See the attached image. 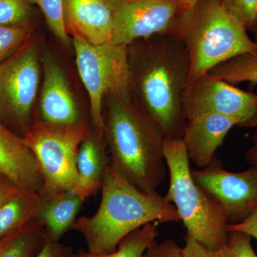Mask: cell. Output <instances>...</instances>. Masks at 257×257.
Here are the masks:
<instances>
[{"label":"cell","mask_w":257,"mask_h":257,"mask_svg":"<svg viewBox=\"0 0 257 257\" xmlns=\"http://www.w3.org/2000/svg\"><path fill=\"white\" fill-rule=\"evenodd\" d=\"M106 147L104 130L96 128L79 146L77 157L79 182L74 192L84 201L101 189L106 171L110 165Z\"/></svg>","instance_id":"16"},{"label":"cell","mask_w":257,"mask_h":257,"mask_svg":"<svg viewBox=\"0 0 257 257\" xmlns=\"http://www.w3.org/2000/svg\"><path fill=\"white\" fill-rule=\"evenodd\" d=\"M20 189L12 183L8 179L0 175V205L8 200Z\"/></svg>","instance_id":"31"},{"label":"cell","mask_w":257,"mask_h":257,"mask_svg":"<svg viewBox=\"0 0 257 257\" xmlns=\"http://www.w3.org/2000/svg\"><path fill=\"white\" fill-rule=\"evenodd\" d=\"M40 194L41 207L39 219L43 223L47 234L54 241H60L64 234L72 229L84 201L72 190Z\"/></svg>","instance_id":"17"},{"label":"cell","mask_w":257,"mask_h":257,"mask_svg":"<svg viewBox=\"0 0 257 257\" xmlns=\"http://www.w3.org/2000/svg\"><path fill=\"white\" fill-rule=\"evenodd\" d=\"M252 145L245 152V160L246 162L257 170V132L251 138Z\"/></svg>","instance_id":"32"},{"label":"cell","mask_w":257,"mask_h":257,"mask_svg":"<svg viewBox=\"0 0 257 257\" xmlns=\"http://www.w3.org/2000/svg\"><path fill=\"white\" fill-rule=\"evenodd\" d=\"M40 207L38 192L20 189L0 205V238L38 219Z\"/></svg>","instance_id":"18"},{"label":"cell","mask_w":257,"mask_h":257,"mask_svg":"<svg viewBox=\"0 0 257 257\" xmlns=\"http://www.w3.org/2000/svg\"><path fill=\"white\" fill-rule=\"evenodd\" d=\"M221 257H257L251 236L242 231H228L226 242L219 250Z\"/></svg>","instance_id":"26"},{"label":"cell","mask_w":257,"mask_h":257,"mask_svg":"<svg viewBox=\"0 0 257 257\" xmlns=\"http://www.w3.org/2000/svg\"><path fill=\"white\" fill-rule=\"evenodd\" d=\"M184 257H221L219 251H214L204 246L202 243L193 237L188 233L184 237Z\"/></svg>","instance_id":"28"},{"label":"cell","mask_w":257,"mask_h":257,"mask_svg":"<svg viewBox=\"0 0 257 257\" xmlns=\"http://www.w3.org/2000/svg\"><path fill=\"white\" fill-rule=\"evenodd\" d=\"M193 179L224 209L228 224L242 222L257 209V170L241 172L224 170L214 157L204 169L191 170Z\"/></svg>","instance_id":"10"},{"label":"cell","mask_w":257,"mask_h":257,"mask_svg":"<svg viewBox=\"0 0 257 257\" xmlns=\"http://www.w3.org/2000/svg\"><path fill=\"white\" fill-rule=\"evenodd\" d=\"M226 230L227 231L231 230L242 231L257 239V209L242 222L236 224H228Z\"/></svg>","instance_id":"30"},{"label":"cell","mask_w":257,"mask_h":257,"mask_svg":"<svg viewBox=\"0 0 257 257\" xmlns=\"http://www.w3.org/2000/svg\"><path fill=\"white\" fill-rule=\"evenodd\" d=\"M44 79L40 97V118L47 126L68 128L87 123L82 119L68 82L60 66L50 55L43 58Z\"/></svg>","instance_id":"12"},{"label":"cell","mask_w":257,"mask_h":257,"mask_svg":"<svg viewBox=\"0 0 257 257\" xmlns=\"http://www.w3.org/2000/svg\"><path fill=\"white\" fill-rule=\"evenodd\" d=\"M0 175L20 189L41 192L43 181L35 155L23 137L1 122Z\"/></svg>","instance_id":"14"},{"label":"cell","mask_w":257,"mask_h":257,"mask_svg":"<svg viewBox=\"0 0 257 257\" xmlns=\"http://www.w3.org/2000/svg\"><path fill=\"white\" fill-rule=\"evenodd\" d=\"M186 119L217 114L235 120L237 126H257V94L235 87L208 72L190 82L183 106Z\"/></svg>","instance_id":"9"},{"label":"cell","mask_w":257,"mask_h":257,"mask_svg":"<svg viewBox=\"0 0 257 257\" xmlns=\"http://www.w3.org/2000/svg\"><path fill=\"white\" fill-rule=\"evenodd\" d=\"M40 219L32 221L11 234L0 238V257H35L47 239Z\"/></svg>","instance_id":"19"},{"label":"cell","mask_w":257,"mask_h":257,"mask_svg":"<svg viewBox=\"0 0 257 257\" xmlns=\"http://www.w3.org/2000/svg\"><path fill=\"white\" fill-rule=\"evenodd\" d=\"M95 214L76 219L72 229L82 235L89 252H114L125 236L149 223L180 222L175 206L158 193L145 194L109 166Z\"/></svg>","instance_id":"3"},{"label":"cell","mask_w":257,"mask_h":257,"mask_svg":"<svg viewBox=\"0 0 257 257\" xmlns=\"http://www.w3.org/2000/svg\"><path fill=\"white\" fill-rule=\"evenodd\" d=\"M72 36L77 69L89 94L91 121L96 130H104V96L128 93L126 46L111 41L94 45L77 35Z\"/></svg>","instance_id":"7"},{"label":"cell","mask_w":257,"mask_h":257,"mask_svg":"<svg viewBox=\"0 0 257 257\" xmlns=\"http://www.w3.org/2000/svg\"><path fill=\"white\" fill-rule=\"evenodd\" d=\"M130 87L136 101L160 126L165 138L182 139L187 120L184 97L190 64L183 42L170 32L140 39L126 46Z\"/></svg>","instance_id":"1"},{"label":"cell","mask_w":257,"mask_h":257,"mask_svg":"<svg viewBox=\"0 0 257 257\" xmlns=\"http://www.w3.org/2000/svg\"><path fill=\"white\" fill-rule=\"evenodd\" d=\"M164 156L170 173L166 199L175 206L187 233L210 249L219 251L227 238L224 209L193 179L182 139L165 138Z\"/></svg>","instance_id":"5"},{"label":"cell","mask_w":257,"mask_h":257,"mask_svg":"<svg viewBox=\"0 0 257 257\" xmlns=\"http://www.w3.org/2000/svg\"><path fill=\"white\" fill-rule=\"evenodd\" d=\"M155 223L144 225L125 236L114 252L96 254L79 249L75 257H141L147 248L157 243L158 231Z\"/></svg>","instance_id":"20"},{"label":"cell","mask_w":257,"mask_h":257,"mask_svg":"<svg viewBox=\"0 0 257 257\" xmlns=\"http://www.w3.org/2000/svg\"><path fill=\"white\" fill-rule=\"evenodd\" d=\"M234 126H237L235 120L217 114L198 115L187 119L182 140L189 161L200 169L208 167L226 135Z\"/></svg>","instance_id":"15"},{"label":"cell","mask_w":257,"mask_h":257,"mask_svg":"<svg viewBox=\"0 0 257 257\" xmlns=\"http://www.w3.org/2000/svg\"><path fill=\"white\" fill-rule=\"evenodd\" d=\"M33 26L0 25V64L30 40Z\"/></svg>","instance_id":"24"},{"label":"cell","mask_w":257,"mask_h":257,"mask_svg":"<svg viewBox=\"0 0 257 257\" xmlns=\"http://www.w3.org/2000/svg\"><path fill=\"white\" fill-rule=\"evenodd\" d=\"M256 36H257V32H256Z\"/></svg>","instance_id":"35"},{"label":"cell","mask_w":257,"mask_h":257,"mask_svg":"<svg viewBox=\"0 0 257 257\" xmlns=\"http://www.w3.org/2000/svg\"><path fill=\"white\" fill-rule=\"evenodd\" d=\"M33 5L27 0H0V25L33 26Z\"/></svg>","instance_id":"23"},{"label":"cell","mask_w":257,"mask_h":257,"mask_svg":"<svg viewBox=\"0 0 257 257\" xmlns=\"http://www.w3.org/2000/svg\"><path fill=\"white\" fill-rule=\"evenodd\" d=\"M35 257H75V253L70 246L54 241L47 234L43 247Z\"/></svg>","instance_id":"29"},{"label":"cell","mask_w":257,"mask_h":257,"mask_svg":"<svg viewBox=\"0 0 257 257\" xmlns=\"http://www.w3.org/2000/svg\"><path fill=\"white\" fill-rule=\"evenodd\" d=\"M106 96L104 134L110 165L139 190L157 193L167 172L163 132L128 93Z\"/></svg>","instance_id":"2"},{"label":"cell","mask_w":257,"mask_h":257,"mask_svg":"<svg viewBox=\"0 0 257 257\" xmlns=\"http://www.w3.org/2000/svg\"><path fill=\"white\" fill-rule=\"evenodd\" d=\"M141 257H184L182 248L173 239H167L147 248Z\"/></svg>","instance_id":"27"},{"label":"cell","mask_w":257,"mask_h":257,"mask_svg":"<svg viewBox=\"0 0 257 257\" xmlns=\"http://www.w3.org/2000/svg\"><path fill=\"white\" fill-rule=\"evenodd\" d=\"M40 79L38 47L30 40L0 64V122L22 137L33 122Z\"/></svg>","instance_id":"8"},{"label":"cell","mask_w":257,"mask_h":257,"mask_svg":"<svg viewBox=\"0 0 257 257\" xmlns=\"http://www.w3.org/2000/svg\"><path fill=\"white\" fill-rule=\"evenodd\" d=\"M90 132L88 123L60 130L34 119L23 138L35 155L41 174L43 186L40 194L75 190L79 182L77 153Z\"/></svg>","instance_id":"6"},{"label":"cell","mask_w":257,"mask_h":257,"mask_svg":"<svg viewBox=\"0 0 257 257\" xmlns=\"http://www.w3.org/2000/svg\"><path fill=\"white\" fill-rule=\"evenodd\" d=\"M199 0H179L178 14L179 16L188 11Z\"/></svg>","instance_id":"33"},{"label":"cell","mask_w":257,"mask_h":257,"mask_svg":"<svg viewBox=\"0 0 257 257\" xmlns=\"http://www.w3.org/2000/svg\"><path fill=\"white\" fill-rule=\"evenodd\" d=\"M255 44H256V50L257 52V42H255Z\"/></svg>","instance_id":"34"},{"label":"cell","mask_w":257,"mask_h":257,"mask_svg":"<svg viewBox=\"0 0 257 257\" xmlns=\"http://www.w3.org/2000/svg\"><path fill=\"white\" fill-rule=\"evenodd\" d=\"M167 32L184 43L190 64V82L236 56L257 54L247 30L220 0H199L176 18Z\"/></svg>","instance_id":"4"},{"label":"cell","mask_w":257,"mask_h":257,"mask_svg":"<svg viewBox=\"0 0 257 257\" xmlns=\"http://www.w3.org/2000/svg\"><path fill=\"white\" fill-rule=\"evenodd\" d=\"M226 10L247 31L257 32V0H220Z\"/></svg>","instance_id":"25"},{"label":"cell","mask_w":257,"mask_h":257,"mask_svg":"<svg viewBox=\"0 0 257 257\" xmlns=\"http://www.w3.org/2000/svg\"><path fill=\"white\" fill-rule=\"evenodd\" d=\"M209 73L229 84H257V54H243L216 66Z\"/></svg>","instance_id":"21"},{"label":"cell","mask_w":257,"mask_h":257,"mask_svg":"<svg viewBox=\"0 0 257 257\" xmlns=\"http://www.w3.org/2000/svg\"><path fill=\"white\" fill-rule=\"evenodd\" d=\"M32 5H37L49 28L65 46L70 44L64 17V0H27Z\"/></svg>","instance_id":"22"},{"label":"cell","mask_w":257,"mask_h":257,"mask_svg":"<svg viewBox=\"0 0 257 257\" xmlns=\"http://www.w3.org/2000/svg\"><path fill=\"white\" fill-rule=\"evenodd\" d=\"M114 14L111 42L128 46L140 39L170 31L179 0H109Z\"/></svg>","instance_id":"11"},{"label":"cell","mask_w":257,"mask_h":257,"mask_svg":"<svg viewBox=\"0 0 257 257\" xmlns=\"http://www.w3.org/2000/svg\"><path fill=\"white\" fill-rule=\"evenodd\" d=\"M64 17L69 35L94 45L111 41L114 14L109 0H64Z\"/></svg>","instance_id":"13"}]
</instances>
